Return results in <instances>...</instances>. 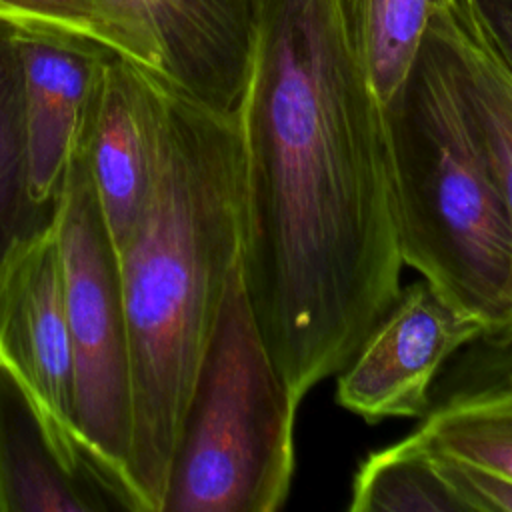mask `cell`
<instances>
[{
  "label": "cell",
  "mask_w": 512,
  "mask_h": 512,
  "mask_svg": "<svg viewBox=\"0 0 512 512\" xmlns=\"http://www.w3.org/2000/svg\"><path fill=\"white\" fill-rule=\"evenodd\" d=\"M236 128L240 274L300 404L390 310L404 268L382 106L334 0H254Z\"/></svg>",
  "instance_id": "6da1fadb"
},
{
  "label": "cell",
  "mask_w": 512,
  "mask_h": 512,
  "mask_svg": "<svg viewBox=\"0 0 512 512\" xmlns=\"http://www.w3.org/2000/svg\"><path fill=\"white\" fill-rule=\"evenodd\" d=\"M236 114L168 84L158 176L118 252L128 324V472L146 512H162L206 348L240 258Z\"/></svg>",
  "instance_id": "7a4b0ae2"
},
{
  "label": "cell",
  "mask_w": 512,
  "mask_h": 512,
  "mask_svg": "<svg viewBox=\"0 0 512 512\" xmlns=\"http://www.w3.org/2000/svg\"><path fill=\"white\" fill-rule=\"evenodd\" d=\"M382 124L404 266L488 330L506 326L512 222L436 16Z\"/></svg>",
  "instance_id": "3957f363"
},
{
  "label": "cell",
  "mask_w": 512,
  "mask_h": 512,
  "mask_svg": "<svg viewBox=\"0 0 512 512\" xmlns=\"http://www.w3.org/2000/svg\"><path fill=\"white\" fill-rule=\"evenodd\" d=\"M298 402L272 360L240 274L228 280L162 512H276L290 494Z\"/></svg>",
  "instance_id": "277c9868"
},
{
  "label": "cell",
  "mask_w": 512,
  "mask_h": 512,
  "mask_svg": "<svg viewBox=\"0 0 512 512\" xmlns=\"http://www.w3.org/2000/svg\"><path fill=\"white\" fill-rule=\"evenodd\" d=\"M52 222L74 356L76 424L132 510L146 512L128 472L132 380L118 254L96 200L86 138L74 154Z\"/></svg>",
  "instance_id": "5b68a950"
},
{
  "label": "cell",
  "mask_w": 512,
  "mask_h": 512,
  "mask_svg": "<svg viewBox=\"0 0 512 512\" xmlns=\"http://www.w3.org/2000/svg\"><path fill=\"white\" fill-rule=\"evenodd\" d=\"M0 360L18 376L62 448L122 510H132L76 424L74 356L54 222L22 238L0 264Z\"/></svg>",
  "instance_id": "8992f818"
},
{
  "label": "cell",
  "mask_w": 512,
  "mask_h": 512,
  "mask_svg": "<svg viewBox=\"0 0 512 512\" xmlns=\"http://www.w3.org/2000/svg\"><path fill=\"white\" fill-rule=\"evenodd\" d=\"M486 330L430 282L414 280L336 374V402L368 424L422 418L440 370Z\"/></svg>",
  "instance_id": "52a82bcc"
},
{
  "label": "cell",
  "mask_w": 512,
  "mask_h": 512,
  "mask_svg": "<svg viewBox=\"0 0 512 512\" xmlns=\"http://www.w3.org/2000/svg\"><path fill=\"white\" fill-rule=\"evenodd\" d=\"M130 60L188 98L236 114L254 44V0H100Z\"/></svg>",
  "instance_id": "ba28073f"
},
{
  "label": "cell",
  "mask_w": 512,
  "mask_h": 512,
  "mask_svg": "<svg viewBox=\"0 0 512 512\" xmlns=\"http://www.w3.org/2000/svg\"><path fill=\"white\" fill-rule=\"evenodd\" d=\"M168 82L106 50L92 96L86 158L96 200L116 248H124L152 194L166 124Z\"/></svg>",
  "instance_id": "9c48e42d"
},
{
  "label": "cell",
  "mask_w": 512,
  "mask_h": 512,
  "mask_svg": "<svg viewBox=\"0 0 512 512\" xmlns=\"http://www.w3.org/2000/svg\"><path fill=\"white\" fill-rule=\"evenodd\" d=\"M28 188L54 214L74 154L82 146L102 56L108 48L52 32L16 28Z\"/></svg>",
  "instance_id": "30bf717a"
},
{
  "label": "cell",
  "mask_w": 512,
  "mask_h": 512,
  "mask_svg": "<svg viewBox=\"0 0 512 512\" xmlns=\"http://www.w3.org/2000/svg\"><path fill=\"white\" fill-rule=\"evenodd\" d=\"M116 498L46 426L18 376L0 360V512H106Z\"/></svg>",
  "instance_id": "8fae6325"
},
{
  "label": "cell",
  "mask_w": 512,
  "mask_h": 512,
  "mask_svg": "<svg viewBox=\"0 0 512 512\" xmlns=\"http://www.w3.org/2000/svg\"><path fill=\"white\" fill-rule=\"evenodd\" d=\"M436 22L444 34L466 104L490 154L512 222V74L448 2L436 14ZM506 326H512V288Z\"/></svg>",
  "instance_id": "7c38bea8"
},
{
  "label": "cell",
  "mask_w": 512,
  "mask_h": 512,
  "mask_svg": "<svg viewBox=\"0 0 512 512\" xmlns=\"http://www.w3.org/2000/svg\"><path fill=\"white\" fill-rule=\"evenodd\" d=\"M448 0H334L370 90L384 106L410 74Z\"/></svg>",
  "instance_id": "4fadbf2b"
},
{
  "label": "cell",
  "mask_w": 512,
  "mask_h": 512,
  "mask_svg": "<svg viewBox=\"0 0 512 512\" xmlns=\"http://www.w3.org/2000/svg\"><path fill=\"white\" fill-rule=\"evenodd\" d=\"M352 512H466L442 478L430 448L416 436L370 452L350 488Z\"/></svg>",
  "instance_id": "5bb4252c"
},
{
  "label": "cell",
  "mask_w": 512,
  "mask_h": 512,
  "mask_svg": "<svg viewBox=\"0 0 512 512\" xmlns=\"http://www.w3.org/2000/svg\"><path fill=\"white\" fill-rule=\"evenodd\" d=\"M52 216L30 196L16 26L0 22V264L22 238L50 224Z\"/></svg>",
  "instance_id": "9a60e30c"
},
{
  "label": "cell",
  "mask_w": 512,
  "mask_h": 512,
  "mask_svg": "<svg viewBox=\"0 0 512 512\" xmlns=\"http://www.w3.org/2000/svg\"><path fill=\"white\" fill-rule=\"evenodd\" d=\"M412 434L434 450L512 478V396L430 412Z\"/></svg>",
  "instance_id": "2e32d148"
},
{
  "label": "cell",
  "mask_w": 512,
  "mask_h": 512,
  "mask_svg": "<svg viewBox=\"0 0 512 512\" xmlns=\"http://www.w3.org/2000/svg\"><path fill=\"white\" fill-rule=\"evenodd\" d=\"M504 396H512V326L484 332L446 362L434 380L426 414Z\"/></svg>",
  "instance_id": "e0dca14e"
},
{
  "label": "cell",
  "mask_w": 512,
  "mask_h": 512,
  "mask_svg": "<svg viewBox=\"0 0 512 512\" xmlns=\"http://www.w3.org/2000/svg\"><path fill=\"white\" fill-rule=\"evenodd\" d=\"M0 22L96 42L130 58V46L100 0H0Z\"/></svg>",
  "instance_id": "ac0fdd59"
},
{
  "label": "cell",
  "mask_w": 512,
  "mask_h": 512,
  "mask_svg": "<svg viewBox=\"0 0 512 512\" xmlns=\"http://www.w3.org/2000/svg\"><path fill=\"white\" fill-rule=\"evenodd\" d=\"M430 452L466 512H512V478L434 448Z\"/></svg>",
  "instance_id": "d6986e66"
},
{
  "label": "cell",
  "mask_w": 512,
  "mask_h": 512,
  "mask_svg": "<svg viewBox=\"0 0 512 512\" xmlns=\"http://www.w3.org/2000/svg\"><path fill=\"white\" fill-rule=\"evenodd\" d=\"M512 74V0H448Z\"/></svg>",
  "instance_id": "ffe728a7"
}]
</instances>
